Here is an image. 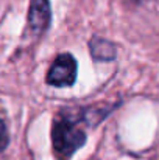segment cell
<instances>
[{
    "label": "cell",
    "instance_id": "cell-1",
    "mask_svg": "<svg viewBox=\"0 0 159 160\" xmlns=\"http://www.w3.org/2000/svg\"><path fill=\"white\" fill-rule=\"evenodd\" d=\"M86 142V134L80 129L77 121L66 115H59L52 129L53 151L58 160H69Z\"/></svg>",
    "mask_w": 159,
    "mask_h": 160
},
{
    "label": "cell",
    "instance_id": "cell-2",
    "mask_svg": "<svg viewBox=\"0 0 159 160\" xmlns=\"http://www.w3.org/2000/svg\"><path fill=\"white\" fill-rule=\"evenodd\" d=\"M77 79V61L69 53L56 56L47 73V82L55 87H69Z\"/></svg>",
    "mask_w": 159,
    "mask_h": 160
},
{
    "label": "cell",
    "instance_id": "cell-3",
    "mask_svg": "<svg viewBox=\"0 0 159 160\" xmlns=\"http://www.w3.org/2000/svg\"><path fill=\"white\" fill-rule=\"evenodd\" d=\"M50 23V3L49 0H31L28 11V27L34 36H41Z\"/></svg>",
    "mask_w": 159,
    "mask_h": 160
},
{
    "label": "cell",
    "instance_id": "cell-4",
    "mask_svg": "<svg viewBox=\"0 0 159 160\" xmlns=\"http://www.w3.org/2000/svg\"><path fill=\"white\" fill-rule=\"evenodd\" d=\"M91 53L97 61H112L115 58V47L102 38H94L91 41Z\"/></svg>",
    "mask_w": 159,
    "mask_h": 160
},
{
    "label": "cell",
    "instance_id": "cell-5",
    "mask_svg": "<svg viewBox=\"0 0 159 160\" xmlns=\"http://www.w3.org/2000/svg\"><path fill=\"white\" fill-rule=\"evenodd\" d=\"M8 142H9V135H8V129H6V126H5V123L0 120V151H3L5 148H6V145H8Z\"/></svg>",
    "mask_w": 159,
    "mask_h": 160
}]
</instances>
